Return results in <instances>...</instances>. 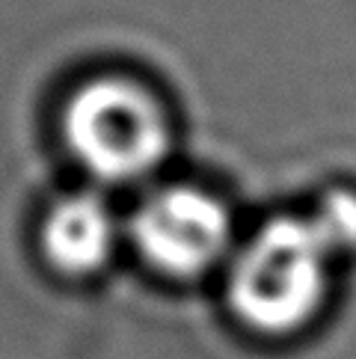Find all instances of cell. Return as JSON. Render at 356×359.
Returning <instances> with one entry per match:
<instances>
[{"instance_id":"277c9868","label":"cell","mask_w":356,"mask_h":359,"mask_svg":"<svg viewBox=\"0 0 356 359\" xmlns=\"http://www.w3.org/2000/svg\"><path fill=\"white\" fill-rule=\"evenodd\" d=\"M48 262L66 276H93L116 250V220L98 196H69L57 202L42 226Z\"/></svg>"},{"instance_id":"6da1fadb","label":"cell","mask_w":356,"mask_h":359,"mask_svg":"<svg viewBox=\"0 0 356 359\" xmlns=\"http://www.w3.org/2000/svg\"><path fill=\"white\" fill-rule=\"evenodd\" d=\"M333 247L315 220H273L228 267V309L259 336H294L321 315Z\"/></svg>"},{"instance_id":"5b68a950","label":"cell","mask_w":356,"mask_h":359,"mask_svg":"<svg viewBox=\"0 0 356 359\" xmlns=\"http://www.w3.org/2000/svg\"><path fill=\"white\" fill-rule=\"evenodd\" d=\"M312 220L321 229L327 243L333 247V252L353 247L356 243V196H348V194L329 196L324 211L312 217Z\"/></svg>"},{"instance_id":"3957f363","label":"cell","mask_w":356,"mask_h":359,"mask_svg":"<svg viewBox=\"0 0 356 359\" xmlns=\"http://www.w3.org/2000/svg\"><path fill=\"white\" fill-rule=\"evenodd\" d=\"M139 255L172 279L214 271L232 243V220L220 199L199 187H167L149 196L131 220Z\"/></svg>"},{"instance_id":"7a4b0ae2","label":"cell","mask_w":356,"mask_h":359,"mask_svg":"<svg viewBox=\"0 0 356 359\" xmlns=\"http://www.w3.org/2000/svg\"><path fill=\"white\" fill-rule=\"evenodd\" d=\"M62 134L71 155L104 182L149 175L172 140L160 98L131 78H95L74 89Z\"/></svg>"}]
</instances>
